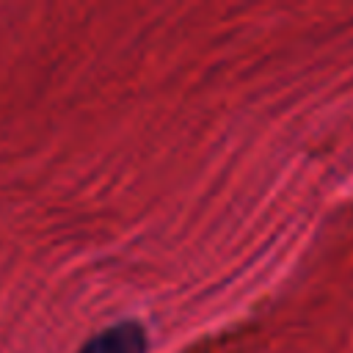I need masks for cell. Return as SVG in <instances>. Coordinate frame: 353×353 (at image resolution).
I'll use <instances>...</instances> for the list:
<instances>
[{
    "label": "cell",
    "instance_id": "6da1fadb",
    "mask_svg": "<svg viewBox=\"0 0 353 353\" xmlns=\"http://www.w3.org/2000/svg\"><path fill=\"white\" fill-rule=\"evenodd\" d=\"M80 353H146V334L138 323H119L88 339Z\"/></svg>",
    "mask_w": 353,
    "mask_h": 353
}]
</instances>
